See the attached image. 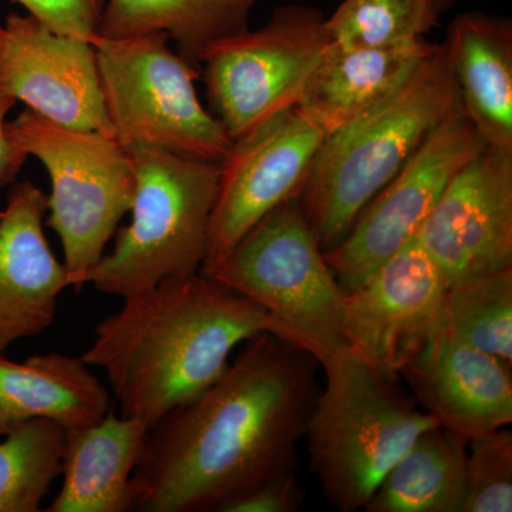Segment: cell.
Returning a JSON list of instances; mask_svg holds the SVG:
<instances>
[{
  "mask_svg": "<svg viewBox=\"0 0 512 512\" xmlns=\"http://www.w3.org/2000/svg\"><path fill=\"white\" fill-rule=\"evenodd\" d=\"M318 360L286 340L249 339L217 382L148 431L134 470V508L221 512L258 485L295 473L319 393Z\"/></svg>",
  "mask_w": 512,
  "mask_h": 512,
  "instance_id": "obj_1",
  "label": "cell"
},
{
  "mask_svg": "<svg viewBox=\"0 0 512 512\" xmlns=\"http://www.w3.org/2000/svg\"><path fill=\"white\" fill-rule=\"evenodd\" d=\"M266 332L281 338L264 308L198 272L128 296L99 323L82 359L104 370L121 416L151 429L217 382L232 350Z\"/></svg>",
  "mask_w": 512,
  "mask_h": 512,
  "instance_id": "obj_2",
  "label": "cell"
},
{
  "mask_svg": "<svg viewBox=\"0 0 512 512\" xmlns=\"http://www.w3.org/2000/svg\"><path fill=\"white\" fill-rule=\"evenodd\" d=\"M457 106L456 86L441 43L399 92L323 138L298 195L323 252L342 242L367 202Z\"/></svg>",
  "mask_w": 512,
  "mask_h": 512,
  "instance_id": "obj_3",
  "label": "cell"
},
{
  "mask_svg": "<svg viewBox=\"0 0 512 512\" xmlns=\"http://www.w3.org/2000/svg\"><path fill=\"white\" fill-rule=\"evenodd\" d=\"M320 366L326 386L305 434L312 470L336 510H365L394 464L440 423L417 409L399 376L370 365L355 350H340Z\"/></svg>",
  "mask_w": 512,
  "mask_h": 512,
  "instance_id": "obj_4",
  "label": "cell"
},
{
  "mask_svg": "<svg viewBox=\"0 0 512 512\" xmlns=\"http://www.w3.org/2000/svg\"><path fill=\"white\" fill-rule=\"evenodd\" d=\"M128 151L136 170L130 225L84 278L123 299L201 271L221 171L220 163L161 148Z\"/></svg>",
  "mask_w": 512,
  "mask_h": 512,
  "instance_id": "obj_5",
  "label": "cell"
},
{
  "mask_svg": "<svg viewBox=\"0 0 512 512\" xmlns=\"http://www.w3.org/2000/svg\"><path fill=\"white\" fill-rule=\"evenodd\" d=\"M204 274L258 303L278 323L281 339L308 352L319 365L350 349L346 292L298 197L269 212Z\"/></svg>",
  "mask_w": 512,
  "mask_h": 512,
  "instance_id": "obj_6",
  "label": "cell"
},
{
  "mask_svg": "<svg viewBox=\"0 0 512 512\" xmlns=\"http://www.w3.org/2000/svg\"><path fill=\"white\" fill-rule=\"evenodd\" d=\"M6 131L13 146L46 168V225L62 242L64 266L80 291L133 205V157L110 134L59 126L29 109L6 121Z\"/></svg>",
  "mask_w": 512,
  "mask_h": 512,
  "instance_id": "obj_7",
  "label": "cell"
},
{
  "mask_svg": "<svg viewBox=\"0 0 512 512\" xmlns=\"http://www.w3.org/2000/svg\"><path fill=\"white\" fill-rule=\"evenodd\" d=\"M160 32L92 40L113 136L127 150L161 148L221 163L232 138L195 89L197 67Z\"/></svg>",
  "mask_w": 512,
  "mask_h": 512,
  "instance_id": "obj_8",
  "label": "cell"
},
{
  "mask_svg": "<svg viewBox=\"0 0 512 512\" xmlns=\"http://www.w3.org/2000/svg\"><path fill=\"white\" fill-rule=\"evenodd\" d=\"M332 43L322 10L276 8L264 26L225 37L201 57L214 116L232 140L298 106Z\"/></svg>",
  "mask_w": 512,
  "mask_h": 512,
  "instance_id": "obj_9",
  "label": "cell"
},
{
  "mask_svg": "<svg viewBox=\"0 0 512 512\" xmlns=\"http://www.w3.org/2000/svg\"><path fill=\"white\" fill-rule=\"evenodd\" d=\"M484 147L483 138L457 106L367 202L342 242L325 252L343 291L365 284L417 234L451 178Z\"/></svg>",
  "mask_w": 512,
  "mask_h": 512,
  "instance_id": "obj_10",
  "label": "cell"
},
{
  "mask_svg": "<svg viewBox=\"0 0 512 512\" xmlns=\"http://www.w3.org/2000/svg\"><path fill=\"white\" fill-rule=\"evenodd\" d=\"M325 133L299 107L232 140L220 180L201 271H211L279 205L298 197Z\"/></svg>",
  "mask_w": 512,
  "mask_h": 512,
  "instance_id": "obj_11",
  "label": "cell"
},
{
  "mask_svg": "<svg viewBox=\"0 0 512 512\" xmlns=\"http://www.w3.org/2000/svg\"><path fill=\"white\" fill-rule=\"evenodd\" d=\"M448 282L416 235L369 279L346 292L350 349L384 373L399 376L421 346L444 326Z\"/></svg>",
  "mask_w": 512,
  "mask_h": 512,
  "instance_id": "obj_12",
  "label": "cell"
},
{
  "mask_svg": "<svg viewBox=\"0 0 512 512\" xmlns=\"http://www.w3.org/2000/svg\"><path fill=\"white\" fill-rule=\"evenodd\" d=\"M416 237L448 286L512 268V150L485 146L471 158Z\"/></svg>",
  "mask_w": 512,
  "mask_h": 512,
  "instance_id": "obj_13",
  "label": "cell"
},
{
  "mask_svg": "<svg viewBox=\"0 0 512 512\" xmlns=\"http://www.w3.org/2000/svg\"><path fill=\"white\" fill-rule=\"evenodd\" d=\"M3 28V92L59 126L113 136L92 42L60 35L29 13H10Z\"/></svg>",
  "mask_w": 512,
  "mask_h": 512,
  "instance_id": "obj_14",
  "label": "cell"
},
{
  "mask_svg": "<svg viewBox=\"0 0 512 512\" xmlns=\"http://www.w3.org/2000/svg\"><path fill=\"white\" fill-rule=\"evenodd\" d=\"M512 366L441 328L400 370L440 426L468 441L512 423Z\"/></svg>",
  "mask_w": 512,
  "mask_h": 512,
  "instance_id": "obj_15",
  "label": "cell"
},
{
  "mask_svg": "<svg viewBox=\"0 0 512 512\" xmlns=\"http://www.w3.org/2000/svg\"><path fill=\"white\" fill-rule=\"evenodd\" d=\"M46 214L45 192L30 181L12 184L0 212V353L46 332L72 286L45 237Z\"/></svg>",
  "mask_w": 512,
  "mask_h": 512,
  "instance_id": "obj_16",
  "label": "cell"
},
{
  "mask_svg": "<svg viewBox=\"0 0 512 512\" xmlns=\"http://www.w3.org/2000/svg\"><path fill=\"white\" fill-rule=\"evenodd\" d=\"M436 47L426 37L377 47L332 42L320 57L296 107L328 136L399 92Z\"/></svg>",
  "mask_w": 512,
  "mask_h": 512,
  "instance_id": "obj_17",
  "label": "cell"
},
{
  "mask_svg": "<svg viewBox=\"0 0 512 512\" xmlns=\"http://www.w3.org/2000/svg\"><path fill=\"white\" fill-rule=\"evenodd\" d=\"M458 107L485 146L512 150V22L491 13H460L443 43Z\"/></svg>",
  "mask_w": 512,
  "mask_h": 512,
  "instance_id": "obj_18",
  "label": "cell"
},
{
  "mask_svg": "<svg viewBox=\"0 0 512 512\" xmlns=\"http://www.w3.org/2000/svg\"><path fill=\"white\" fill-rule=\"evenodd\" d=\"M150 427L113 412L64 433L63 485L49 512H127L133 480Z\"/></svg>",
  "mask_w": 512,
  "mask_h": 512,
  "instance_id": "obj_19",
  "label": "cell"
},
{
  "mask_svg": "<svg viewBox=\"0 0 512 512\" xmlns=\"http://www.w3.org/2000/svg\"><path fill=\"white\" fill-rule=\"evenodd\" d=\"M82 357L46 353L12 362L0 353V437L20 424L49 419L64 429L110 412V394Z\"/></svg>",
  "mask_w": 512,
  "mask_h": 512,
  "instance_id": "obj_20",
  "label": "cell"
},
{
  "mask_svg": "<svg viewBox=\"0 0 512 512\" xmlns=\"http://www.w3.org/2000/svg\"><path fill=\"white\" fill-rule=\"evenodd\" d=\"M261 0H107L97 35L117 39L160 32L197 67L208 47L249 29Z\"/></svg>",
  "mask_w": 512,
  "mask_h": 512,
  "instance_id": "obj_21",
  "label": "cell"
},
{
  "mask_svg": "<svg viewBox=\"0 0 512 512\" xmlns=\"http://www.w3.org/2000/svg\"><path fill=\"white\" fill-rule=\"evenodd\" d=\"M466 441L441 426L424 431L383 478L367 512H463Z\"/></svg>",
  "mask_w": 512,
  "mask_h": 512,
  "instance_id": "obj_22",
  "label": "cell"
},
{
  "mask_svg": "<svg viewBox=\"0 0 512 512\" xmlns=\"http://www.w3.org/2000/svg\"><path fill=\"white\" fill-rule=\"evenodd\" d=\"M62 424L35 419L0 437V512H39L47 491L62 476Z\"/></svg>",
  "mask_w": 512,
  "mask_h": 512,
  "instance_id": "obj_23",
  "label": "cell"
},
{
  "mask_svg": "<svg viewBox=\"0 0 512 512\" xmlns=\"http://www.w3.org/2000/svg\"><path fill=\"white\" fill-rule=\"evenodd\" d=\"M443 319L457 338L512 365V268L448 286Z\"/></svg>",
  "mask_w": 512,
  "mask_h": 512,
  "instance_id": "obj_24",
  "label": "cell"
},
{
  "mask_svg": "<svg viewBox=\"0 0 512 512\" xmlns=\"http://www.w3.org/2000/svg\"><path fill=\"white\" fill-rule=\"evenodd\" d=\"M439 19L433 0H343L326 26L340 46L377 47L424 39Z\"/></svg>",
  "mask_w": 512,
  "mask_h": 512,
  "instance_id": "obj_25",
  "label": "cell"
},
{
  "mask_svg": "<svg viewBox=\"0 0 512 512\" xmlns=\"http://www.w3.org/2000/svg\"><path fill=\"white\" fill-rule=\"evenodd\" d=\"M468 444L463 512H511L512 431L504 427Z\"/></svg>",
  "mask_w": 512,
  "mask_h": 512,
  "instance_id": "obj_26",
  "label": "cell"
},
{
  "mask_svg": "<svg viewBox=\"0 0 512 512\" xmlns=\"http://www.w3.org/2000/svg\"><path fill=\"white\" fill-rule=\"evenodd\" d=\"M60 35L92 42L99 33L107 0H13Z\"/></svg>",
  "mask_w": 512,
  "mask_h": 512,
  "instance_id": "obj_27",
  "label": "cell"
},
{
  "mask_svg": "<svg viewBox=\"0 0 512 512\" xmlns=\"http://www.w3.org/2000/svg\"><path fill=\"white\" fill-rule=\"evenodd\" d=\"M305 493L295 473H286L258 485L249 493L225 505L221 512H295L302 507Z\"/></svg>",
  "mask_w": 512,
  "mask_h": 512,
  "instance_id": "obj_28",
  "label": "cell"
},
{
  "mask_svg": "<svg viewBox=\"0 0 512 512\" xmlns=\"http://www.w3.org/2000/svg\"><path fill=\"white\" fill-rule=\"evenodd\" d=\"M16 100L0 89V187L16 183V178L28 156L13 146L6 131V117L15 107Z\"/></svg>",
  "mask_w": 512,
  "mask_h": 512,
  "instance_id": "obj_29",
  "label": "cell"
},
{
  "mask_svg": "<svg viewBox=\"0 0 512 512\" xmlns=\"http://www.w3.org/2000/svg\"><path fill=\"white\" fill-rule=\"evenodd\" d=\"M456 2L457 0H433L434 6H436L440 16L443 15L444 12H447L448 9L453 8Z\"/></svg>",
  "mask_w": 512,
  "mask_h": 512,
  "instance_id": "obj_30",
  "label": "cell"
},
{
  "mask_svg": "<svg viewBox=\"0 0 512 512\" xmlns=\"http://www.w3.org/2000/svg\"><path fill=\"white\" fill-rule=\"evenodd\" d=\"M3 36H5V28L0 25V52H2Z\"/></svg>",
  "mask_w": 512,
  "mask_h": 512,
  "instance_id": "obj_31",
  "label": "cell"
}]
</instances>
